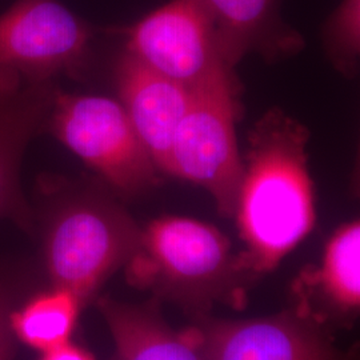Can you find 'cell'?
<instances>
[{"label": "cell", "instance_id": "6da1fadb", "mask_svg": "<svg viewBox=\"0 0 360 360\" xmlns=\"http://www.w3.org/2000/svg\"><path fill=\"white\" fill-rule=\"evenodd\" d=\"M309 131L274 107L247 135L243 178L235 217L245 250L240 263L251 276L275 269L315 226Z\"/></svg>", "mask_w": 360, "mask_h": 360}, {"label": "cell", "instance_id": "7a4b0ae2", "mask_svg": "<svg viewBox=\"0 0 360 360\" xmlns=\"http://www.w3.org/2000/svg\"><path fill=\"white\" fill-rule=\"evenodd\" d=\"M37 195L34 235L50 283L87 304L127 264L142 229L102 180L43 175Z\"/></svg>", "mask_w": 360, "mask_h": 360}, {"label": "cell", "instance_id": "3957f363", "mask_svg": "<svg viewBox=\"0 0 360 360\" xmlns=\"http://www.w3.org/2000/svg\"><path fill=\"white\" fill-rule=\"evenodd\" d=\"M124 267L129 283L198 315L215 302H238L240 284L251 278L217 227L181 217L150 221Z\"/></svg>", "mask_w": 360, "mask_h": 360}, {"label": "cell", "instance_id": "277c9868", "mask_svg": "<svg viewBox=\"0 0 360 360\" xmlns=\"http://www.w3.org/2000/svg\"><path fill=\"white\" fill-rule=\"evenodd\" d=\"M239 115L233 72L193 90L175 132L166 171L205 188L212 196L219 214L227 218L235 214L243 178V160L235 135Z\"/></svg>", "mask_w": 360, "mask_h": 360}, {"label": "cell", "instance_id": "5b68a950", "mask_svg": "<svg viewBox=\"0 0 360 360\" xmlns=\"http://www.w3.org/2000/svg\"><path fill=\"white\" fill-rule=\"evenodd\" d=\"M46 132L79 156L117 196H138L159 171L119 101L59 90Z\"/></svg>", "mask_w": 360, "mask_h": 360}, {"label": "cell", "instance_id": "8992f818", "mask_svg": "<svg viewBox=\"0 0 360 360\" xmlns=\"http://www.w3.org/2000/svg\"><path fill=\"white\" fill-rule=\"evenodd\" d=\"M95 28L60 0H16L0 15V74L23 82L83 77Z\"/></svg>", "mask_w": 360, "mask_h": 360}, {"label": "cell", "instance_id": "52a82bcc", "mask_svg": "<svg viewBox=\"0 0 360 360\" xmlns=\"http://www.w3.org/2000/svg\"><path fill=\"white\" fill-rule=\"evenodd\" d=\"M117 32L124 38L123 51L188 90L233 71L226 65L214 23L198 0H169Z\"/></svg>", "mask_w": 360, "mask_h": 360}, {"label": "cell", "instance_id": "ba28073f", "mask_svg": "<svg viewBox=\"0 0 360 360\" xmlns=\"http://www.w3.org/2000/svg\"><path fill=\"white\" fill-rule=\"evenodd\" d=\"M198 318L181 334L203 360H346L302 307L245 321Z\"/></svg>", "mask_w": 360, "mask_h": 360}, {"label": "cell", "instance_id": "9c48e42d", "mask_svg": "<svg viewBox=\"0 0 360 360\" xmlns=\"http://www.w3.org/2000/svg\"><path fill=\"white\" fill-rule=\"evenodd\" d=\"M58 82H23L0 74V220L35 233L34 210L20 184L22 159L28 144L46 132Z\"/></svg>", "mask_w": 360, "mask_h": 360}, {"label": "cell", "instance_id": "30bf717a", "mask_svg": "<svg viewBox=\"0 0 360 360\" xmlns=\"http://www.w3.org/2000/svg\"><path fill=\"white\" fill-rule=\"evenodd\" d=\"M119 102L160 172L167 171L175 132L193 91L156 72L129 52L115 65Z\"/></svg>", "mask_w": 360, "mask_h": 360}, {"label": "cell", "instance_id": "8fae6325", "mask_svg": "<svg viewBox=\"0 0 360 360\" xmlns=\"http://www.w3.org/2000/svg\"><path fill=\"white\" fill-rule=\"evenodd\" d=\"M210 15L221 56L231 70L245 55L267 63L303 51V35L283 19V0H198Z\"/></svg>", "mask_w": 360, "mask_h": 360}, {"label": "cell", "instance_id": "7c38bea8", "mask_svg": "<svg viewBox=\"0 0 360 360\" xmlns=\"http://www.w3.org/2000/svg\"><path fill=\"white\" fill-rule=\"evenodd\" d=\"M98 309L115 343L111 360H203L181 331L165 322L156 302L135 306L103 297Z\"/></svg>", "mask_w": 360, "mask_h": 360}, {"label": "cell", "instance_id": "4fadbf2b", "mask_svg": "<svg viewBox=\"0 0 360 360\" xmlns=\"http://www.w3.org/2000/svg\"><path fill=\"white\" fill-rule=\"evenodd\" d=\"M84 306L70 290L51 285L13 309L10 319L13 338L39 352L59 347L70 342Z\"/></svg>", "mask_w": 360, "mask_h": 360}, {"label": "cell", "instance_id": "5bb4252c", "mask_svg": "<svg viewBox=\"0 0 360 360\" xmlns=\"http://www.w3.org/2000/svg\"><path fill=\"white\" fill-rule=\"evenodd\" d=\"M327 302L347 315L360 306V223L340 226L324 248L322 266L311 274Z\"/></svg>", "mask_w": 360, "mask_h": 360}, {"label": "cell", "instance_id": "9a60e30c", "mask_svg": "<svg viewBox=\"0 0 360 360\" xmlns=\"http://www.w3.org/2000/svg\"><path fill=\"white\" fill-rule=\"evenodd\" d=\"M323 50L335 70L347 79L359 72L360 0H340L322 30Z\"/></svg>", "mask_w": 360, "mask_h": 360}, {"label": "cell", "instance_id": "2e32d148", "mask_svg": "<svg viewBox=\"0 0 360 360\" xmlns=\"http://www.w3.org/2000/svg\"><path fill=\"white\" fill-rule=\"evenodd\" d=\"M13 294L0 279V360H13L15 338L11 331Z\"/></svg>", "mask_w": 360, "mask_h": 360}, {"label": "cell", "instance_id": "e0dca14e", "mask_svg": "<svg viewBox=\"0 0 360 360\" xmlns=\"http://www.w3.org/2000/svg\"><path fill=\"white\" fill-rule=\"evenodd\" d=\"M40 360H96L89 349L67 342L59 347L41 352Z\"/></svg>", "mask_w": 360, "mask_h": 360}]
</instances>
